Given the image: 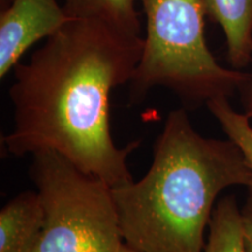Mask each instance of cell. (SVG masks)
<instances>
[{"label":"cell","mask_w":252,"mask_h":252,"mask_svg":"<svg viewBox=\"0 0 252 252\" xmlns=\"http://www.w3.org/2000/svg\"><path fill=\"white\" fill-rule=\"evenodd\" d=\"M72 19L58 0H12L0 14V78L37 41L52 36Z\"/></svg>","instance_id":"obj_5"},{"label":"cell","mask_w":252,"mask_h":252,"mask_svg":"<svg viewBox=\"0 0 252 252\" xmlns=\"http://www.w3.org/2000/svg\"><path fill=\"white\" fill-rule=\"evenodd\" d=\"M204 14L224 32L228 60L235 69L252 62V0H202Z\"/></svg>","instance_id":"obj_7"},{"label":"cell","mask_w":252,"mask_h":252,"mask_svg":"<svg viewBox=\"0 0 252 252\" xmlns=\"http://www.w3.org/2000/svg\"><path fill=\"white\" fill-rule=\"evenodd\" d=\"M119 252H141V251L137 250V249L132 248V247H130V245H127V244H123L122 247H121V249H119Z\"/></svg>","instance_id":"obj_13"},{"label":"cell","mask_w":252,"mask_h":252,"mask_svg":"<svg viewBox=\"0 0 252 252\" xmlns=\"http://www.w3.org/2000/svg\"><path fill=\"white\" fill-rule=\"evenodd\" d=\"M32 157L30 173L45 210L34 252H119L124 238L111 186L55 152Z\"/></svg>","instance_id":"obj_4"},{"label":"cell","mask_w":252,"mask_h":252,"mask_svg":"<svg viewBox=\"0 0 252 252\" xmlns=\"http://www.w3.org/2000/svg\"><path fill=\"white\" fill-rule=\"evenodd\" d=\"M45 224L39 193L24 191L0 212V252H34Z\"/></svg>","instance_id":"obj_6"},{"label":"cell","mask_w":252,"mask_h":252,"mask_svg":"<svg viewBox=\"0 0 252 252\" xmlns=\"http://www.w3.org/2000/svg\"><path fill=\"white\" fill-rule=\"evenodd\" d=\"M63 7L72 20H97L140 35L135 0H64Z\"/></svg>","instance_id":"obj_8"},{"label":"cell","mask_w":252,"mask_h":252,"mask_svg":"<svg viewBox=\"0 0 252 252\" xmlns=\"http://www.w3.org/2000/svg\"><path fill=\"white\" fill-rule=\"evenodd\" d=\"M252 186V173L234 141L206 138L186 110L169 112L139 181L112 188L126 244L141 252H203L217 196Z\"/></svg>","instance_id":"obj_2"},{"label":"cell","mask_w":252,"mask_h":252,"mask_svg":"<svg viewBox=\"0 0 252 252\" xmlns=\"http://www.w3.org/2000/svg\"><path fill=\"white\" fill-rule=\"evenodd\" d=\"M143 49L141 35L97 20H71L47 37L13 69L6 151L15 157L55 152L112 188L133 181L127 159L139 140L115 144L110 97L130 83Z\"/></svg>","instance_id":"obj_1"},{"label":"cell","mask_w":252,"mask_h":252,"mask_svg":"<svg viewBox=\"0 0 252 252\" xmlns=\"http://www.w3.org/2000/svg\"><path fill=\"white\" fill-rule=\"evenodd\" d=\"M146 17L140 61L130 81L131 102L153 88H166L188 108L242 89L249 74L226 69L214 58L204 36L202 0H139Z\"/></svg>","instance_id":"obj_3"},{"label":"cell","mask_w":252,"mask_h":252,"mask_svg":"<svg viewBox=\"0 0 252 252\" xmlns=\"http://www.w3.org/2000/svg\"><path fill=\"white\" fill-rule=\"evenodd\" d=\"M203 252H247L242 210L234 196L220 200L214 209Z\"/></svg>","instance_id":"obj_9"},{"label":"cell","mask_w":252,"mask_h":252,"mask_svg":"<svg viewBox=\"0 0 252 252\" xmlns=\"http://www.w3.org/2000/svg\"><path fill=\"white\" fill-rule=\"evenodd\" d=\"M242 220H243L244 243L247 252H252V191L249 190L243 209H242Z\"/></svg>","instance_id":"obj_11"},{"label":"cell","mask_w":252,"mask_h":252,"mask_svg":"<svg viewBox=\"0 0 252 252\" xmlns=\"http://www.w3.org/2000/svg\"><path fill=\"white\" fill-rule=\"evenodd\" d=\"M243 91V105L244 113L252 119V72L249 74V78L245 86L241 89Z\"/></svg>","instance_id":"obj_12"},{"label":"cell","mask_w":252,"mask_h":252,"mask_svg":"<svg viewBox=\"0 0 252 252\" xmlns=\"http://www.w3.org/2000/svg\"><path fill=\"white\" fill-rule=\"evenodd\" d=\"M11 1L12 0H0V2H1V8H5Z\"/></svg>","instance_id":"obj_14"},{"label":"cell","mask_w":252,"mask_h":252,"mask_svg":"<svg viewBox=\"0 0 252 252\" xmlns=\"http://www.w3.org/2000/svg\"><path fill=\"white\" fill-rule=\"evenodd\" d=\"M207 108L220 123L228 139L237 145L244 154L252 173V125L245 113H239L230 105L228 97H219L209 100ZM252 191V186L249 188Z\"/></svg>","instance_id":"obj_10"}]
</instances>
